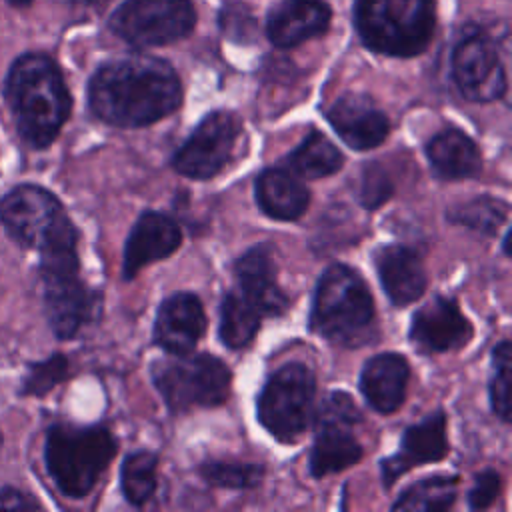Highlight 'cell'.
Instances as JSON below:
<instances>
[{"instance_id":"6da1fadb","label":"cell","mask_w":512,"mask_h":512,"mask_svg":"<svg viewBox=\"0 0 512 512\" xmlns=\"http://www.w3.org/2000/svg\"><path fill=\"white\" fill-rule=\"evenodd\" d=\"M182 102L174 68L154 56H128L100 66L88 84V104L102 122L140 128L172 114Z\"/></svg>"},{"instance_id":"7a4b0ae2","label":"cell","mask_w":512,"mask_h":512,"mask_svg":"<svg viewBox=\"0 0 512 512\" xmlns=\"http://www.w3.org/2000/svg\"><path fill=\"white\" fill-rule=\"evenodd\" d=\"M6 100L20 134L36 148L48 146L58 136L72 106L58 66L44 54H24L12 64Z\"/></svg>"},{"instance_id":"3957f363","label":"cell","mask_w":512,"mask_h":512,"mask_svg":"<svg viewBox=\"0 0 512 512\" xmlns=\"http://www.w3.org/2000/svg\"><path fill=\"white\" fill-rule=\"evenodd\" d=\"M310 328L344 348H358L372 340L376 334L374 300L354 268L332 264L322 272L312 298Z\"/></svg>"},{"instance_id":"277c9868","label":"cell","mask_w":512,"mask_h":512,"mask_svg":"<svg viewBox=\"0 0 512 512\" xmlns=\"http://www.w3.org/2000/svg\"><path fill=\"white\" fill-rule=\"evenodd\" d=\"M116 454V440L104 426L56 424L46 436V468L68 498H84Z\"/></svg>"},{"instance_id":"5b68a950","label":"cell","mask_w":512,"mask_h":512,"mask_svg":"<svg viewBox=\"0 0 512 512\" xmlns=\"http://www.w3.org/2000/svg\"><path fill=\"white\" fill-rule=\"evenodd\" d=\"M354 20L364 44L388 56L420 54L434 32V0H356Z\"/></svg>"},{"instance_id":"8992f818","label":"cell","mask_w":512,"mask_h":512,"mask_svg":"<svg viewBox=\"0 0 512 512\" xmlns=\"http://www.w3.org/2000/svg\"><path fill=\"white\" fill-rule=\"evenodd\" d=\"M152 364L150 376L174 414L190 408H212L226 402L232 372L212 354H174Z\"/></svg>"},{"instance_id":"52a82bcc","label":"cell","mask_w":512,"mask_h":512,"mask_svg":"<svg viewBox=\"0 0 512 512\" xmlns=\"http://www.w3.org/2000/svg\"><path fill=\"white\" fill-rule=\"evenodd\" d=\"M314 396L316 378L312 370L300 362L284 364L258 394V420L278 442L292 444L312 422Z\"/></svg>"},{"instance_id":"ba28073f","label":"cell","mask_w":512,"mask_h":512,"mask_svg":"<svg viewBox=\"0 0 512 512\" xmlns=\"http://www.w3.org/2000/svg\"><path fill=\"white\" fill-rule=\"evenodd\" d=\"M0 220L18 244L40 252L62 244H78V232L60 200L40 186L24 184L4 196Z\"/></svg>"},{"instance_id":"9c48e42d","label":"cell","mask_w":512,"mask_h":512,"mask_svg":"<svg viewBox=\"0 0 512 512\" xmlns=\"http://www.w3.org/2000/svg\"><path fill=\"white\" fill-rule=\"evenodd\" d=\"M360 410L346 392H330L316 412V436L308 466L314 478H324L354 466L362 458V444L356 438Z\"/></svg>"},{"instance_id":"30bf717a","label":"cell","mask_w":512,"mask_h":512,"mask_svg":"<svg viewBox=\"0 0 512 512\" xmlns=\"http://www.w3.org/2000/svg\"><path fill=\"white\" fill-rule=\"evenodd\" d=\"M194 22L190 0H126L112 14L110 28L132 46H162L184 38Z\"/></svg>"},{"instance_id":"8fae6325","label":"cell","mask_w":512,"mask_h":512,"mask_svg":"<svg viewBox=\"0 0 512 512\" xmlns=\"http://www.w3.org/2000/svg\"><path fill=\"white\" fill-rule=\"evenodd\" d=\"M240 132L242 122L236 114L228 110L208 114L172 156L174 170L196 180L216 176L230 160Z\"/></svg>"},{"instance_id":"7c38bea8","label":"cell","mask_w":512,"mask_h":512,"mask_svg":"<svg viewBox=\"0 0 512 512\" xmlns=\"http://www.w3.org/2000/svg\"><path fill=\"white\" fill-rule=\"evenodd\" d=\"M40 278L44 284L46 316L58 338H72L98 318L102 298L80 280L78 268L46 270L40 272Z\"/></svg>"},{"instance_id":"4fadbf2b","label":"cell","mask_w":512,"mask_h":512,"mask_svg":"<svg viewBox=\"0 0 512 512\" xmlns=\"http://www.w3.org/2000/svg\"><path fill=\"white\" fill-rule=\"evenodd\" d=\"M452 78L464 98L492 102L506 92V72L492 38L468 32L452 54Z\"/></svg>"},{"instance_id":"5bb4252c","label":"cell","mask_w":512,"mask_h":512,"mask_svg":"<svg viewBox=\"0 0 512 512\" xmlns=\"http://www.w3.org/2000/svg\"><path fill=\"white\" fill-rule=\"evenodd\" d=\"M410 340L426 354L454 352L472 340V324L460 312L456 300L436 296L414 312Z\"/></svg>"},{"instance_id":"9a60e30c","label":"cell","mask_w":512,"mask_h":512,"mask_svg":"<svg viewBox=\"0 0 512 512\" xmlns=\"http://www.w3.org/2000/svg\"><path fill=\"white\" fill-rule=\"evenodd\" d=\"M448 450L446 416L438 410L434 414H428L418 424L408 426L402 436L400 450L380 462L384 488H390L402 474H406L414 466L442 460Z\"/></svg>"},{"instance_id":"2e32d148","label":"cell","mask_w":512,"mask_h":512,"mask_svg":"<svg viewBox=\"0 0 512 512\" xmlns=\"http://www.w3.org/2000/svg\"><path fill=\"white\" fill-rule=\"evenodd\" d=\"M206 332V314L202 302L192 292L168 296L154 320V344L168 354H188Z\"/></svg>"},{"instance_id":"e0dca14e","label":"cell","mask_w":512,"mask_h":512,"mask_svg":"<svg viewBox=\"0 0 512 512\" xmlns=\"http://www.w3.org/2000/svg\"><path fill=\"white\" fill-rule=\"evenodd\" d=\"M180 242L182 232L174 218L154 210L142 212L126 238L122 276L134 278L144 266L168 258Z\"/></svg>"},{"instance_id":"ac0fdd59","label":"cell","mask_w":512,"mask_h":512,"mask_svg":"<svg viewBox=\"0 0 512 512\" xmlns=\"http://www.w3.org/2000/svg\"><path fill=\"white\" fill-rule=\"evenodd\" d=\"M326 118L342 142L354 150L376 148L390 132L388 116L364 94L340 96L326 110Z\"/></svg>"},{"instance_id":"d6986e66","label":"cell","mask_w":512,"mask_h":512,"mask_svg":"<svg viewBox=\"0 0 512 512\" xmlns=\"http://www.w3.org/2000/svg\"><path fill=\"white\" fill-rule=\"evenodd\" d=\"M274 250L268 242L246 250L234 266L236 290L254 304L262 316H280L288 306V296L278 284Z\"/></svg>"},{"instance_id":"ffe728a7","label":"cell","mask_w":512,"mask_h":512,"mask_svg":"<svg viewBox=\"0 0 512 512\" xmlns=\"http://www.w3.org/2000/svg\"><path fill=\"white\" fill-rule=\"evenodd\" d=\"M374 266L394 306H408L424 294L428 278L416 250L404 244H386L374 252Z\"/></svg>"},{"instance_id":"44dd1931","label":"cell","mask_w":512,"mask_h":512,"mask_svg":"<svg viewBox=\"0 0 512 512\" xmlns=\"http://www.w3.org/2000/svg\"><path fill=\"white\" fill-rule=\"evenodd\" d=\"M328 24L330 8L324 0H282L272 8L266 32L274 46L292 48L322 34Z\"/></svg>"},{"instance_id":"7402d4cb","label":"cell","mask_w":512,"mask_h":512,"mask_svg":"<svg viewBox=\"0 0 512 512\" xmlns=\"http://www.w3.org/2000/svg\"><path fill=\"white\" fill-rule=\"evenodd\" d=\"M410 366L404 356L384 352L372 356L360 374V390L366 402L380 414L398 410L406 396Z\"/></svg>"},{"instance_id":"603a6c76","label":"cell","mask_w":512,"mask_h":512,"mask_svg":"<svg viewBox=\"0 0 512 512\" xmlns=\"http://www.w3.org/2000/svg\"><path fill=\"white\" fill-rule=\"evenodd\" d=\"M258 208L274 220H298L310 202V192L288 168H268L254 184Z\"/></svg>"},{"instance_id":"cb8c5ba5","label":"cell","mask_w":512,"mask_h":512,"mask_svg":"<svg viewBox=\"0 0 512 512\" xmlns=\"http://www.w3.org/2000/svg\"><path fill=\"white\" fill-rule=\"evenodd\" d=\"M426 156L432 172L442 180L472 178L482 170V154L476 142L458 128H446L430 138Z\"/></svg>"},{"instance_id":"d4e9b609","label":"cell","mask_w":512,"mask_h":512,"mask_svg":"<svg viewBox=\"0 0 512 512\" xmlns=\"http://www.w3.org/2000/svg\"><path fill=\"white\" fill-rule=\"evenodd\" d=\"M290 172L302 178H324L344 164L342 152L318 130H310L304 140L284 158Z\"/></svg>"},{"instance_id":"484cf974","label":"cell","mask_w":512,"mask_h":512,"mask_svg":"<svg viewBox=\"0 0 512 512\" xmlns=\"http://www.w3.org/2000/svg\"><path fill=\"white\" fill-rule=\"evenodd\" d=\"M262 318L254 304L238 290H230L220 304V340L232 350L248 346L260 330Z\"/></svg>"},{"instance_id":"4316f807","label":"cell","mask_w":512,"mask_h":512,"mask_svg":"<svg viewBox=\"0 0 512 512\" xmlns=\"http://www.w3.org/2000/svg\"><path fill=\"white\" fill-rule=\"evenodd\" d=\"M458 492V478L450 474L426 476L410 484L398 500L392 504V510H414V512H442L448 510Z\"/></svg>"},{"instance_id":"83f0119b","label":"cell","mask_w":512,"mask_h":512,"mask_svg":"<svg viewBox=\"0 0 512 512\" xmlns=\"http://www.w3.org/2000/svg\"><path fill=\"white\" fill-rule=\"evenodd\" d=\"M156 454L148 450H136L128 454L120 470V486L124 498L132 506H144L156 490Z\"/></svg>"},{"instance_id":"f1b7e54d","label":"cell","mask_w":512,"mask_h":512,"mask_svg":"<svg viewBox=\"0 0 512 512\" xmlns=\"http://www.w3.org/2000/svg\"><path fill=\"white\" fill-rule=\"evenodd\" d=\"M506 216H508V204L488 194L478 196L446 212V218L450 222L462 224L484 236H494L498 228L506 222Z\"/></svg>"},{"instance_id":"f546056e","label":"cell","mask_w":512,"mask_h":512,"mask_svg":"<svg viewBox=\"0 0 512 512\" xmlns=\"http://www.w3.org/2000/svg\"><path fill=\"white\" fill-rule=\"evenodd\" d=\"M198 474L212 486L244 490L254 488L262 480L264 466L232 460H208L198 466Z\"/></svg>"},{"instance_id":"4dcf8cb0","label":"cell","mask_w":512,"mask_h":512,"mask_svg":"<svg viewBox=\"0 0 512 512\" xmlns=\"http://www.w3.org/2000/svg\"><path fill=\"white\" fill-rule=\"evenodd\" d=\"M510 342L502 340L492 352V376H490V404L492 412L502 420L510 422Z\"/></svg>"},{"instance_id":"1f68e13d","label":"cell","mask_w":512,"mask_h":512,"mask_svg":"<svg viewBox=\"0 0 512 512\" xmlns=\"http://www.w3.org/2000/svg\"><path fill=\"white\" fill-rule=\"evenodd\" d=\"M394 192V184L386 170L378 162H368L362 168L360 174V186H358V200L364 208L376 210L382 206Z\"/></svg>"},{"instance_id":"d6a6232c","label":"cell","mask_w":512,"mask_h":512,"mask_svg":"<svg viewBox=\"0 0 512 512\" xmlns=\"http://www.w3.org/2000/svg\"><path fill=\"white\" fill-rule=\"evenodd\" d=\"M68 374V360L62 354H54L48 360L34 364L24 380V394L42 396L54 388Z\"/></svg>"},{"instance_id":"836d02e7","label":"cell","mask_w":512,"mask_h":512,"mask_svg":"<svg viewBox=\"0 0 512 512\" xmlns=\"http://www.w3.org/2000/svg\"><path fill=\"white\" fill-rule=\"evenodd\" d=\"M500 492V474L496 470H484L476 476L472 490L468 492V506L472 510L488 508Z\"/></svg>"},{"instance_id":"e575fe53","label":"cell","mask_w":512,"mask_h":512,"mask_svg":"<svg viewBox=\"0 0 512 512\" xmlns=\"http://www.w3.org/2000/svg\"><path fill=\"white\" fill-rule=\"evenodd\" d=\"M36 508H38V502L32 500L30 496L14 488L0 490V510H36Z\"/></svg>"},{"instance_id":"d590c367","label":"cell","mask_w":512,"mask_h":512,"mask_svg":"<svg viewBox=\"0 0 512 512\" xmlns=\"http://www.w3.org/2000/svg\"><path fill=\"white\" fill-rule=\"evenodd\" d=\"M508 244H510V230L504 234V238H502V248H504V254L506 256H510V248H508Z\"/></svg>"},{"instance_id":"8d00e7d4","label":"cell","mask_w":512,"mask_h":512,"mask_svg":"<svg viewBox=\"0 0 512 512\" xmlns=\"http://www.w3.org/2000/svg\"><path fill=\"white\" fill-rule=\"evenodd\" d=\"M10 4H14V6H26V4H30V0H8Z\"/></svg>"}]
</instances>
